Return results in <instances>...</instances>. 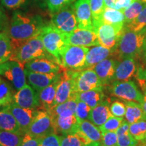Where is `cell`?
Segmentation results:
<instances>
[{
    "instance_id": "obj_24",
    "label": "cell",
    "mask_w": 146,
    "mask_h": 146,
    "mask_svg": "<svg viewBox=\"0 0 146 146\" xmlns=\"http://www.w3.org/2000/svg\"><path fill=\"white\" fill-rule=\"evenodd\" d=\"M112 53V51L102 46L96 45L89 49L85 59V69L92 68L95 65L102 60L106 59Z\"/></svg>"
},
{
    "instance_id": "obj_38",
    "label": "cell",
    "mask_w": 146,
    "mask_h": 146,
    "mask_svg": "<svg viewBox=\"0 0 146 146\" xmlns=\"http://www.w3.org/2000/svg\"><path fill=\"white\" fill-rule=\"evenodd\" d=\"M145 27H146V7L134 20L125 25L124 30L137 32L142 30Z\"/></svg>"
},
{
    "instance_id": "obj_29",
    "label": "cell",
    "mask_w": 146,
    "mask_h": 146,
    "mask_svg": "<svg viewBox=\"0 0 146 146\" xmlns=\"http://www.w3.org/2000/svg\"><path fill=\"white\" fill-rule=\"evenodd\" d=\"M75 96L76 99L85 102L91 109L104 100V94L102 90H90L75 93Z\"/></svg>"
},
{
    "instance_id": "obj_50",
    "label": "cell",
    "mask_w": 146,
    "mask_h": 146,
    "mask_svg": "<svg viewBox=\"0 0 146 146\" xmlns=\"http://www.w3.org/2000/svg\"><path fill=\"white\" fill-rule=\"evenodd\" d=\"M104 1L106 6L109 7V8H114V3L116 0H104Z\"/></svg>"
},
{
    "instance_id": "obj_32",
    "label": "cell",
    "mask_w": 146,
    "mask_h": 146,
    "mask_svg": "<svg viewBox=\"0 0 146 146\" xmlns=\"http://www.w3.org/2000/svg\"><path fill=\"white\" fill-rule=\"evenodd\" d=\"M14 50L8 35L1 33L0 35V64L10 60Z\"/></svg>"
},
{
    "instance_id": "obj_42",
    "label": "cell",
    "mask_w": 146,
    "mask_h": 146,
    "mask_svg": "<svg viewBox=\"0 0 146 146\" xmlns=\"http://www.w3.org/2000/svg\"><path fill=\"white\" fill-rule=\"evenodd\" d=\"M91 110V108L85 102L78 100L75 110V116L80 121L84 120H89Z\"/></svg>"
},
{
    "instance_id": "obj_33",
    "label": "cell",
    "mask_w": 146,
    "mask_h": 146,
    "mask_svg": "<svg viewBox=\"0 0 146 146\" xmlns=\"http://www.w3.org/2000/svg\"><path fill=\"white\" fill-rule=\"evenodd\" d=\"M24 135L21 133L0 130V144L1 146H20Z\"/></svg>"
},
{
    "instance_id": "obj_36",
    "label": "cell",
    "mask_w": 146,
    "mask_h": 146,
    "mask_svg": "<svg viewBox=\"0 0 146 146\" xmlns=\"http://www.w3.org/2000/svg\"><path fill=\"white\" fill-rule=\"evenodd\" d=\"M13 91L8 83L0 77V107L7 106L13 100Z\"/></svg>"
},
{
    "instance_id": "obj_3",
    "label": "cell",
    "mask_w": 146,
    "mask_h": 146,
    "mask_svg": "<svg viewBox=\"0 0 146 146\" xmlns=\"http://www.w3.org/2000/svg\"><path fill=\"white\" fill-rule=\"evenodd\" d=\"M39 36L45 50L54 57L60 64L62 54L68 45L65 35L55 28L50 23L44 25Z\"/></svg>"
},
{
    "instance_id": "obj_15",
    "label": "cell",
    "mask_w": 146,
    "mask_h": 146,
    "mask_svg": "<svg viewBox=\"0 0 146 146\" xmlns=\"http://www.w3.org/2000/svg\"><path fill=\"white\" fill-rule=\"evenodd\" d=\"M75 95L74 83L70 70L64 72L63 75H60L57 88H56V98L54 106L66 102Z\"/></svg>"
},
{
    "instance_id": "obj_26",
    "label": "cell",
    "mask_w": 146,
    "mask_h": 146,
    "mask_svg": "<svg viewBox=\"0 0 146 146\" xmlns=\"http://www.w3.org/2000/svg\"><path fill=\"white\" fill-rule=\"evenodd\" d=\"M126 106L125 119L128 123L133 124L140 120H146V114L141 104L133 101H124Z\"/></svg>"
},
{
    "instance_id": "obj_41",
    "label": "cell",
    "mask_w": 146,
    "mask_h": 146,
    "mask_svg": "<svg viewBox=\"0 0 146 146\" xmlns=\"http://www.w3.org/2000/svg\"><path fill=\"white\" fill-rule=\"evenodd\" d=\"M76 0H46L47 8L51 13L58 12L67 5L72 4Z\"/></svg>"
},
{
    "instance_id": "obj_49",
    "label": "cell",
    "mask_w": 146,
    "mask_h": 146,
    "mask_svg": "<svg viewBox=\"0 0 146 146\" xmlns=\"http://www.w3.org/2000/svg\"><path fill=\"white\" fill-rule=\"evenodd\" d=\"M137 80H140L145 82L146 83V67H139L137 69Z\"/></svg>"
},
{
    "instance_id": "obj_46",
    "label": "cell",
    "mask_w": 146,
    "mask_h": 146,
    "mask_svg": "<svg viewBox=\"0 0 146 146\" xmlns=\"http://www.w3.org/2000/svg\"><path fill=\"white\" fill-rule=\"evenodd\" d=\"M27 0H1V4L10 10L21 8L26 4Z\"/></svg>"
},
{
    "instance_id": "obj_2",
    "label": "cell",
    "mask_w": 146,
    "mask_h": 146,
    "mask_svg": "<svg viewBox=\"0 0 146 146\" xmlns=\"http://www.w3.org/2000/svg\"><path fill=\"white\" fill-rule=\"evenodd\" d=\"M145 37V29L139 31L123 30L120 36L116 49V53L120 58H135L143 52Z\"/></svg>"
},
{
    "instance_id": "obj_4",
    "label": "cell",
    "mask_w": 146,
    "mask_h": 146,
    "mask_svg": "<svg viewBox=\"0 0 146 146\" xmlns=\"http://www.w3.org/2000/svg\"><path fill=\"white\" fill-rule=\"evenodd\" d=\"M40 58H48L56 60L45 50L41 38L37 35L28 40L14 50L10 60L18 61L25 64V63L31 60Z\"/></svg>"
},
{
    "instance_id": "obj_5",
    "label": "cell",
    "mask_w": 146,
    "mask_h": 146,
    "mask_svg": "<svg viewBox=\"0 0 146 146\" xmlns=\"http://www.w3.org/2000/svg\"><path fill=\"white\" fill-rule=\"evenodd\" d=\"M89 47L68 45L61 56V66L70 70L85 69L86 55Z\"/></svg>"
},
{
    "instance_id": "obj_45",
    "label": "cell",
    "mask_w": 146,
    "mask_h": 146,
    "mask_svg": "<svg viewBox=\"0 0 146 146\" xmlns=\"http://www.w3.org/2000/svg\"><path fill=\"white\" fill-rule=\"evenodd\" d=\"M117 134L116 131L102 133V146H116Z\"/></svg>"
},
{
    "instance_id": "obj_9",
    "label": "cell",
    "mask_w": 146,
    "mask_h": 146,
    "mask_svg": "<svg viewBox=\"0 0 146 146\" xmlns=\"http://www.w3.org/2000/svg\"><path fill=\"white\" fill-rule=\"evenodd\" d=\"M110 94L123 101H133L141 104L143 95L133 81H114L110 87Z\"/></svg>"
},
{
    "instance_id": "obj_43",
    "label": "cell",
    "mask_w": 146,
    "mask_h": 146,
    "mask_svg": "<svg viewBox=\"0 0 146 146\" xmlns=\"http://www.w3.org/2000/svg\"><path fill=\"white\" fill-rule=\"evenodd\" d=\"M39 146H60V136L52 133L40 139Z\"/></svg>"
},
{
    "instance_id": "obj_35",
    "label": "cell",
    "mask_w": 146,
    "mask_h": 146,
    "mask_svg": "<svg viewBox=\"0 0 146 146\" xmlns=\"http://www.w3.org/2000/svg\"><path fill=\"white\" fill-rule=\"evenodd\" d=\"M89 3L94 30V29L101 23L102 16L105 10L106 5L104 0H89Z\"/></svg>"
},
{
    "instance_id": "obj_40",
    "label": "cell",
    "mask_w": 146,
    "mask_h": 146,
    "mask_svg": "<svg viewBox=\"0 0 146 146\" xmlns=\"http://www.w3.org/2000/svg\"><path fill=\"white\" fill-rule=\"evenodd\" d=\"M60 146H85V144L75 133L60 136Z\"/></svg>"
},
{
    "instance_id": "obj_55",
    "label": "cell",
    "mask_w": 146,
    "mask_h": 146,
    "mask_svg": "<svg viewBox=\"0 0 146 146\" xmlns=\"http://www.w3.org/2000/svg\"><path fill=\"white\" fill-rule=\"evenodd\" d=\"M141 146H146V143L144 144V145H141Z\"/></svg>"
},
{
    "instance_id": "obj_44",
    "label": "cell",
    "mask_w": 146,
    "mask_h": 146,
    "mask_svg": "<svg viewBox=\"0 0 146 146\" xmlns=\"http://www.w3.org/2000/svg\"><path fill=\"white\" fill-rule=\"evenodd\" d=\"M110 111L112 116L118 118H123L125 115L126 106L124 102L115 101L111 104Z\"/></svg>"
},
{
    "instance_id": "obj_37",
    "label": "cell",
    "mask_w": 146,
    "mask_h": 146,
    "mask_svg": "<svg viewBox=\"0 0 146 146\" xmlns=\"http://www.w3.org/2000/svg\"><path fill=\"white\" fill-rule=\"evenodd\" d=\"M129 132L137 141H146V120H140L129 125Z\"/></svg>"
},
{
    "instance_id": "obj_13",
    "label": "cell",
    "mask_w": 146,
    "mask_h": 146,
    "mask_svg": "<svg viewBox=\"0 0 146 146\" xmlns=\"http://www.w3.org/2000/svg\"><path fill=\"white\" fill-rule=\"evenodd\" d=\"M67 44L83 47H94L99 45L98 36L93 30L76 28L72 33L65 35Z\"/></svg>"
},
{
    "instance_id": "obj_14",
    "label": "cell",
    "mask_w": 146,
    "mask_h": 146,
    "mask_svg": "<svg viewBox=\"0 0 146 146\" xmlns=\"http://www.w3.org/2000/svg\"><path fill=\"white\" fill-rule=\"evenodd\" d=\"M12 103L24 108L40 109L38 94L29 84H26L14 94Z\"/></svg>"
},
{
    "instance_id": "obj_57",
    "label": "cell",
    "mask_w": 146,
    "mask_h": 146,
    "mask_svg": "<svg viewBox=\"0 0 146 146\" xmlns=\"http://www.w3.org/2000/svg\"><path fill=\"white\" fill-rule=\"evenodd\" d=\"M1 33H0V35H1Z\"/></svg>"
},
{
    "instance_id": "obj_18",
    "label": "cell",
    "mask_w": 146,
    "mask_h": 146,
    "mask_svg": "<svg viewBox=\"0 0 146 146\" xmlns=\"http://www.w3.org/2000/svg\"><path fill=\"white\" fill-rule=\"evenodd\" d=\"M62 67L56 60L48 58H40L25 63V69L34 72L59 73Z\"/></svg>"
},
{
    "instance_id": "obj_51",
    "label": "cell",
    "mask_w": 146,
    "mask_h": 146,
    "mask_svg": "<svg viewBox=\"0 0 146 146\" xmlns=\"http://www.w3.org/2000/svg\"><path fill=\"white\" fill-rule=\"evenodd\" d=\"M143 102L141 104L142 108H143V110L144 112H145L146 114V91H143Z\"/></svg>"
},
{
    "instance_id": "obj_54",
    "label": "cell",
    "mask_w": 146,
    "mask_h": 146,
    "mask_svg": "<svg viewBox=\"0 0 146 146\" xmlns=\"http://www.w3.org/2000/svg\"><path fill=\"white\" fill-rule=\"evenodd\" d=\"M3 16V13H2V12H1V11L0 10V20H1V18H2Z\"/></svg>"
},
{
    "instance_id": "obj_27",
    "label": "cell",
    "mask_w": 146,
    "mask_h": 146,
    "mask_svg": "<svg viewBox=\"0 0 146 146\" xmlns=\"http://www.w3.org/2000/svg\"><path fill=\"white\" fill-rule=\"evenodd\" d=\"M0 130L25 134L21 131L16 118L6 106L0 110Z\"/></svg>"
},
{
    "instance_id": "obj_52",
    "label": "cell",
    "mask_w": 146,
    "mask_h": 146,
    "mask_svg": "<svg viewBox=\"0 0 146 146\" xmlns=\"http://www.w3.org/2000/svg\"><path fill=\"white\" fill-rule=\"evenodd\" d=\"M145 41H144V45H143V56L144 57V59L146 61V27H145Z\"/></svg>"
},
{
    "instance_id": "obj_31",
    "label": "cell",
    "mask_w": 146,
    "mask_h": 146,
    "mask_svg": "<svg viewBox=\"0 0 146 146\" xmlns=\"http://www.w3.org/2000/svg\"><path fill=\"white\" fill-rule=\"evenodd\" d=\"M117 134L116 146H137L138 141L133 138L129 132V124L124 120L119 128L116 131Z\"/></svg>"
},
{
    "instance_id": "obj_1",
    "label": "cell",
    "mask_w": 146,
    "mask_h": 146,
    "mask_svg": "<svg viewBox=\"0 0 146 146\" xmlns=\"http://www.w3.org/2000/svg\"><path fill=\"white\" fill-rule=\"evenodd\" d=\"M44 25L43 18L40 16L18 11L14 12L8 34L13 50H15L28 40L39 35Z\"/></svg>"
},
{
    "instance_id": "obj_21",
    "label": "cell",
    "mask_w": 146,
    "mask_h": 146,
    "mask_svg": "<svg viewBox=\"0 0 146 146\" xmlns=\"http://www.w3.org/2000/svg\"><path fill=\"white\" fill-rule=\"evenodd\" d=\"M137 72V66L134 58H124L117 63L113 81H123L130 80Z\"/></svg>"
},
{
    "instance_id": "obj_56",
    "label": "cell",
    "mask_w": 146,
    "mask_h": 146,
    "mask_svg": "<svg viewBox=\"0 0 146 146\" xmlns=\"http://www.w3.org/2000/svg\"><path fill=\"white\" fill-rule=\"evenodd\" d=\"M0 146H1V144H0Z\"/></svg>"
},
{
    "instance_id": "obj_7",
    "label": "cell",
    "mask_w": 146,
    "mask_h": 146,
    "mask_svg": "<svg viewBox=\"0 0 146 146\" xmlns=\"http://www.w3.org/2000/svg\"><path fill=\"white\" fill-rule=\"evenodd\" d=\"M73 3L53 13L51 18V24L64 35L70 33L78 27Z\"/></svg>"
},
{
    "instance_id": "obj_11",
    "label": "cell",
    "mask_w": 146,
    "mask_h": 146,
    "mask_svg": "<svg viewBox=\"0 0 146 146\" xmlns=\"http://www.w3.org/2000/svg\"><path fill=\"white\" fill-rule=\"evenodd\" d=\"M52 133H55V131L52 115L46 110H39L27 129V133L41 139Z\"/></svg>"
},
{
    "instance_id": "obj_19",
    "label": "cell",
    "mask_w": 146,
    "mask_h": 146,
    "mask_svg": "<svg viewBox=\"0 0 146 146\" xmlns=\"http://www.w3.org/2000/svg\"><path fill=\"white\" fill-rule=\"evenodd\" d=\"M29 85L36 92L52 84L60 76L59 73L34 72L25 69Z\"/></svg>"
},
{
    "instance_id": "obj_25",
    "label": "cell",
    "mask_w": 146,
    "mask_h": 146,
    "mask_svg": "<svg viewBox=\"0 0 146 146\" xmlns=\"http://www.w3.org/2000/svg\"><path fill=\"white\" fill-rule=\"evenodd\" d=\"M112 115L110 111L108 101L103 100L101 103L91 109L89 120L98 127H100Z\"/></svg>"
},
{
    "instance_id": "obj_6",
    "label": "cell",
    "mask_w": 146,
    "mask_h": 146,
    "mask_svg": "<svg viewBox=\"0 0 146 146\" xmlns=\"http://www.w3.org/2000/svg\"><path fill=\"white\" fill-rule=\"evenodd\" d=\"M74 83L75 93L90 90H102L103 85L92 68L71 70Z\"/></svg>"
},
{
    "instance_id": "obj_34",
    "label": "cell",
    "mask_w": 146,
    "mask_h": 146,
    "mask_svg": "<svg viewBox=\"0 0 146 146\" xmlns=\"http://www.w3.org/2000/svg\"><path fill=\"white\" fill-rule=\"evenodd\" d=\"M146 7V0H136L124 10L125 25L134 20Z\"/></svg>"
},
{
    "instance_id": "obj_28",
    "label": "cell",
    "mask_w": 146,
    "mask_h": 146,
    "mask_svg": "<svg viewBox=\"0 0 146 146\" xmlns=\"http://www.w3.org/2000/svg\"><path fill=\"white\" fill-rule=\"evenodd\" d=\"M77 101L78 100L76 99V96L74 95V96L67 100L66 102L55 106L47 112L52 115V117H55V116H68L74 115L75 114V110L76 104H77Z\"/></svg>"
},
{
    "instance_id": "obj_39",
    "label": "cell",
    "mask_w": 146,
    "mask_h": 146,
    "mask_svg": "<svg viewBox=\"0 0 146 146\" xmlns=\"http://www.w3.org/2000/svg\"><path fill=\"white\" fill-rule=\"evenodd\" d=\"M124 121L123 118H118L116 116H111L108 120L99 127L102 133L108 132V131H116L119 128Z\"/></svg>"
},
{
    "instance_id": "obj_12",
    "label": "cell",
    "mask_w": 146,
    "mask_h": 146,
    "mask_svg": "<svg viewBox=\"0 0 146 146\" xmlns=\"http://www.w3.org/2000/svg\"><path fill=\"white\" fill-rule=\"evenodd\" d=\"M76 133L81 137L85 146H102V132L99 127L89 120L79 121Z\"/></svg>"
},
{
    "instance_id": "obj_47",
    "label": "cell",
    "mask_w": 146,
    "mask_h": 146,
    "mask_svg": "<svg viewBox=\"0 0 146 146\" xmlns=\"http://www.w3.org/2000/svg\"><path fill=\"white\" fill-rule=\"evenodd\" d=\"M40 139L35 137L29 133H25L20 146H39Z\"/></svg>"
},
{
    "instance_id": "obj_20",
    "label": "cell",
    "mask_w": 146,
    "mask_h": 146,
    "mask_svg": "<svg viewBox=\"0 0 146 146\" xmlns=\"http://www.w3.org/2000/svg\"><path fill=\"white\" fill-rule=\"evenodd\" d=\"M53 118L54 131L57 134L62 135L75 133L78 129L80 120L75 114L68 116H57Z\"/></svg>"
},
{
    "instance_id": "obj_8",
    "label": "cell",
    "mask_w": 146,
    "mask_h": 146,
    "mask_svg": "<svg viewBox=\"0 0 146 146\" xmlns=\"http://www.w3.org/2000/svg\"><path fill=\"white\" fill-rule=\"evenodd\" d=\"M0 75L6 78L16 90L27 84L25 64L20 62L8 60L1 64Z\"/></svg>"
},
{
    "instance_id": "obj_17",
    "label": "cell",
    "mask_w": 146,
    "mask_h": 146,
    "mask_svg": "<svg viewBox=\"0 0 146 146\" xmlns=\"http://www.w3.org/2000/svg\"><path fill=\"white\" fill-rule=\"evenodd\" d=\"M6 107L16 118L21 131L25 134L33 120L39 112V110L24 108L14 104L12 102Z\"/></svg>"
},
{
    "instance_id": "obj_22",
    "label": "cell",
    "mask_w": 146,
    "mask_h": 146,
    "mask_svg": "<svg viewBox=\"0 0 146 146\" xmlns=\"http://www.w3.org/2000/svg\"><path fill=\"white\" fill-rule=\"evenodd\" d=\"M117 62L112 59L102 60L93 67L92 69L101 81L102 85H108L110 81H113Z\"/></svg>"
},
{
    "instance_id": "obj_30",
    "label": "cell",
    "mask_w": 146,
    "mask_h": 146,
    "mask_svg": "<svg viewBox=\"0 0 146 146\" xmlns=\"http://www.w3.org/2000/svg\"><path fill=\"white\" fill-rule=\"evenodd\" d=\"M101 24L124 26L125 25V16L121 11L106 6L101 18Z\"/></svg>"
},
{
    "instance_id": "obj_53",
    "label": "cell",
    "mask_w": 146,
    "mask_h": 146,
    "mask_svg": "<svg viewBox=\"0 0 146 146\" xmlns=\"http://www.w3.org/2000/svg\"><path fill=\"white\" fill-rule=\"evenodd\" d=\"M138 82H139V83L140 86L141 87L142 90H143V91H146V83H145V82L140 81V80H138Z\"/></svg>"
},
{
    "instance_id": "obj_10",
    "label": "cell",
    "mask_w": 146,
    "mask_h": 146,
    "mask_svg": "<svg viewBox=\"0 0 146 146\" xmlns=\"http://www.w3.org/2000/svg\"><path fill=\"white\" fill-rule=\"evenodd\" d=\"M125 26V25H124ZM124 26L101 24L94 29L100 45L112 50L116 49L120 36L124 30Z\"/></svg>"
},
{
    "instance_id": "obj_23",
    "label": "cell",
    "mask_w": 146,
    "mask_h": 146,
    "mask_svg": "<svg viewBox=\"0 0 146 146\" xmlns=\"http://www.w3.org/2000/svg\"><path fill=\"white\" fill-rule=\"evenodd\" d=\"M60 75L52 84L37 92L39 97L40 109L48 111L54 106L56 88L59 82Z\"/></svg>"
},
{
    "instance_id": "obj_16",
    "label": "cell",
    "mask_w": 146,
    "mask_h": 146,
    "mask_svg": "<svg viewBox=\"0 0 146 146\" xmlns=\"http://www.w3.org/2000/svg\"><path fill=\"white\" fill-rule=\"evenodd\" d=\"M73 5L78 23L77 28L94 31L89 0H76Z\"/></svg>"
},
{
    "instance_id": "obj_48",
    "label": "cell",
    "mask_w": 146,
    "mask_h": 146,
    "mask_svg": "<svg viewBox=\"0 0 146 146\" xmlns=\"http://www.w3.org/2000/svg\"><path fill=\"white\" fill-rule=\"evenodd\" d=\"M136 0H116L114 3V9L124 12L126 8H128L131 4L135 1Z\"/></svg>"
}]
</instances>
